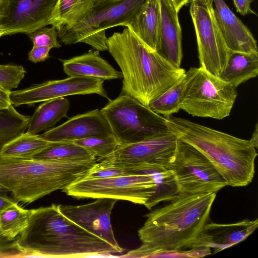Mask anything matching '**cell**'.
Listing matches in <instances>:
<instances>
[{"label": "cell", "instance_id": "1", "mask_svg": "<svg viewBox=\"0 0 258 258\" xmlns=\"http://www.w3.org/2000/svg\"><path fill=\"white\" fill-rule=\"evenodd\" d=\"M216 196V193L179 195L152 211L138 231L142 244L123 257H161L188 249L208 223Z\"/></svg>", "mask_w": 258, "mask_h": 258}, {"label": "cell", "instance_id": "2", "mask_svg": "<svg viewBox=\"0 0 258 258\" xmlns=\"http://www.w3.org/2000/svg\"><path fill=\"white\" fill-rule=\"evenodd\" d=\"M23 257H79L123 251L64 216L57 205L30 210L27 227L17 238Z\"/></svg>", "mask_w": 258, "mask_h": 258}, {"label": "cell", "instance_id": "3", "mask_svg": "<svg viewBox=\"0 0 258 258\" xmlns=\"http://www.w3.org/2000/svg\"><path fill=\"white\" fill-rule=\"evenodd\" d=\"M107 48L121 71L122 93L147 106L186 72L149 48L127 27L108 38Z\"/></svg>", "mask_w": 258, "mask_h": 258}, {"label": "cell", "instance_id": "4", "mask_svg": "<svg viewBox=\"0 0 258 258\" xmlns=\"http://www.w3.org/2000/svg\"><path fill=\"white\" fill-rule=\"evenodd\" d=\"M164 117L168 130L207 157L227 185L242 187L252 181L257 153L249 140L173 115Z\"/></svg>", "mask_w": 258, "mask_h": 258}, {"label": "cell", "instance_id": "5", "mask_svg": "<svg viewBox=\"0 0 258 258\" xmlns=\"http://www.w3.org/2000/svg\"><path fill=\"white\" fill-rule=\"evenodd\" d=\"M97 159L56 161L0 156V183L15 201L31 203L85 177Z\"/></svg>", "mask_w": 258, "mask_h": 258}, {"label": "cell", "instance_id": "6", "mask_svg": "<svg viewBox=\"0 0 258 258\" xmlns=\"http://www.w3.org/2000/svg\"><path fill=\"white\" fill-rule=\"evenodd\" d=\"M147 0H96L89 14L71 27L58 31L66 45L83 42L98 51L107 50L105 30L125 26L140 11Z\"/></svg>", "mask_w": 258, "mask_h": 258}, {"label": "cell", "instance_id": "7", "mask_svg": "<svg viewBox=\"0 0 258 258\" xmlns=\"http://www.w3.org/2000/svg\"><path fill=\"white\" fill-rule=\"evenodd\" d=\"M119 146L141 142L168 130L164 116L122 94L101 110Z\"/></svg>", "mask_w": 258, "mask_h": 258}, {"label": "cell", "instance_id": "8", "mask_svg": "<svg viewBox=\"0 0 258 258\" xmlns=\"http://www.w3.org/2000/svg\"><path fill=\"white\" fill-rule=\"evenodd\" d=\"M164 166L173 174L180 195L217 193L227 186L207 157L179 139L174 155Z\"/></svg>", "mask_w": 258, "mask_h": 258}, {"label": "cell", "instance_id": "9", "mask_svg": "<svg viewBox=\"0 0 258 258\" xmlns=\"http://www.w3.org/2000/svg\"><path fill=\"white\" fill-rule=\"evenodd\" d=\"M237 95L236 88L199 67L180 109L192 116L221 120L229 116Z\"/></svg>", "mask_w": 258, "mask_h": 258}, {"label": "cell", "instance_id": "10", "mask_svg": "<svg viewBox=\"0 0 258 258\" xmlns=\"http://www.w3.org/2000/svg\"><path fill=\"white\" fill-rule=\"evenodd\" d=\"M152 176L140 170L120 176L105 178H83L63 190L77 199L111 198L144 205L154 192Z\"/></svg>", "mask_w": 258, "mask_h": 258}, {"label": "cell", "instance_id": "11", "mask_svg": "<svg viewBox=\"0 0 258 258\" xmlns=\"http://www.w3.org/2000/svg\"><path fill=\"white\" fill-rule=\"evenodd\" d=\"M189 12L196 34L200 67L218 77L230 51L216 22L213 0H192Z\"/></svg>", "mask_w": 258, "mask_h": 258}, {"label": "cell", "instance_id": "12", "mask_svg": "<svg viewBox=\"0 0 258 258\" xmlns=\"http://www.w3.org/2000/svg\"><path fill=\"white\" fill-rule=\"evenodd\" d=\"M178 141L177 136L168 131L141 142L120 146L111 155L100 161L132 172L143 164L165 166L174 155Z\"/></svg>", "mask_w": 258, "mask_h": 258}, {"label": "cell", "instance_id": "13", "mask_svg": "<svg viewBox=\"0 0 258 258\" xmlns=\"http://www.w3.org/2000/svg\"><path fill=\"white\" fill-rule=\"evenodd\" d=\"M104 81L87 77H69L62 80L47 81L24 89L11 91V102L13 106L18 107L68 96L92 94L109 99L103 87Z\"/></svg>", "mask_w": 258, "mask_h": 258}, {"label": "cell", "instance_id": "14", "mask_svg": "<svg viewBox=\"0 0 258 258\" xmlns=\"http://www.w3.org/2000/svg\"><path fill=\"white\" fill-rule=\"evenodd\" d=\"M117 201L111 198H98L94 202L84 205H57V207L69 219L123 251L115 239L111 223V213Z\"/></svg>", "mask_w": 258, "mask_h": 258}, {"label": "cell", "instance_id": "15", "mask_svg": "<svg viewBox=\"0 0 258 258\" xmlns=\"http://www.w3.org/2000/svg\"><path fill=\"white\" fill-rule=\"evenodd\" d=\"M57 0H8L4 36L33 31L49 25Z\"/></svg>", "mask_w": 258, "mask_h": 258}, {"label": "cell", "instance_id": "16", "mask_svg": "<svg viewBox=\"0 0 258 258\" xmlns=\"http://www.w3.org/2000/svg\"><path fill=\"white\" fill-rule=\"evenodd\" d=\"M40 136L51 142H73L92 136H113L110 126L96 109L78 114Z\"/></svg>", "mask_w": 258, "mask_h": 258}, {"label": "cell", "instance_id": "17", "mask_svg": "<svg viewBox=\"0 0 258 258\" xmlns=\"http://www.w3.org/2000/svg\"><path fill=\"white\" fill-rule=\"evenodd\" d=\"M257 226V219H245L232 224L207 223L188 248L209 247L215 248L216 253L242 241Z\"/></svg>", "mask_w": 258, "mask_h": 258}, {"label": "cell", "instance_id": "18", "mask_svg": "<svg viewBox=\"0 0 258 258\" xmlns=\"http://www.w3.org/2000/svg\"><path fill=\"white\" fill-rule=\"evenodd\" d=\"M214 14L224 42L230 51L257 53L256 41L248 28L223 0H213Z\"/></svg>", "mask_w": 258, "mask_h": 258}, {"label": "cell", "instance_id": "19", "mask_svg": "<svg viewBox=\"0 0 258 258\" xmlns=\"http://www.w3.org/2000/svg\"><path fill=\"white\" fill-rule=\"evenodd\" d=\"M181 28L178 13L169 0H160L159 45L157 52L177 68L182 58Z\"/></svg>", "mask_w": 258, "mask_h": 258}, {"label": "cell", "instance_id": "20", "mask_svg": "<svg viewBox=\"0 0 258 258\" xmlns=\"http://www.w3.org/2000/svg\"><path fill=\"white\" fill-rule=\"evenodd\" d=\"M60 60L63 71L69 77H93L104 81L122 78L121 72L101 57L97 50Z\"/></svg>", "mask_w": 258, "mask_h": 258}, {"label": "cell", "instance_id": "21", "mask_svg": "<svg viewBox=\"0 0 258 258\" xmlns=\"http://www.w3.org/2000/svg\"><path fill=\"white\" fill-rule=\"evenodd\" d=\"M160 23V0H147L138 14L124 27L130 28L149 48L157 52Z\"/></svg>", "mask_w": 258, "mask_h": 258}, {"label": "cell", "instance_id": "22", "mask_svg": "<svg viewBox=\"0 0 258 258\" xmlns=\"http://www.w3.org/2000/svg\"><path fill=\"white\" fill-rule=\"evenodd\" d=\"M258 75V52L230 51L218 77L237 88Z\"/></svg>", "mask_w": 258, "mask_h": 258}, {"label": "cell", "instance_id": "23", "mask_svg": "<svg viewBox=\"0 0 258 258\" xmlns=\"http://www.w3.org/2000/svg\"><path fill=\"white\" fill-rule=\"evenodd\" d=\"M198 70L199 68L191 67L169 88L153 99L148 107L164 117L178 112L188 85Z\"/></svg>", "mask_w": 258, "mask_h": 258}, {"label": "cell", "instance_id": "24", "mask_svg": "<svg viewBox=\"0 0 258 258\" xmlns=\"http://www.w3.org/2000/svg\"><path fill=\"white\" fill-rule=\"evenodd\" d=\"M70 106L69 100L64 97L43 102L30 116L26 132L37 134L54 127L61 119L67 117Z\"/></svg>", "mask_w": 258, "mask_h": 258}, {"label": "cell", "instance_id": "25", "mask_svg": "<svg viewBox=\"0 0 258 258\" xmlns=\"http://www.w3.org/2000/svg\"><path fill=\"white\" fill-rule=\"evenodd\" d=\"M140 170L150 174L155 182L154 193L144 204L147 209L150 210L161 202L172 201L180 195L173 174L164 166L143 164L135 172Z\"/></svg>", "mask_w": 258, "mask_h": 258}, {"label": "cell", "instance_id": "26", "mask_svg": "<svg viewBox=\"0 0 258 258\" xmlns=\"http://www.w3.org/2000/svg\"><path fill=\"white\" fill-rule=\"evenodd\" d=\"M96 0H57L48 24L57 31L72 27L90 13Z\"/></svg>", "mask_w": 258, "mask_h": 258}, {"label": "cell", "instance_id": "27", "mask_svg": "<svg viewBox=\"0 0 258 258\" xmlns=\"http://www.w3.org/2000/svg\"><path fill=\"white\" fill-rule=\"evenodd\" d=\"M52 143L43 139L40 135L23 133L5 144L0 149V156L7 158H32Z\"/></svg>", "mask_w": 258, "mask_h": 258}, {"label": "cell", "instance_id": "28", "mask_svg": "<svg viewBox=\"0 0 258 258\" xmlns=\"http://www.w3.org/2000/svg\"><path fill=\"white\" fill-rule=\"evenodd\" d=\"M32 158L56 161H78L97 159L86 149L73 142H52L48 147Z\"/></svg>", "mask_w": 258, "mask_h": 258}, {"label": "cell", "instance_id": "29", "mask_svg": "<svg viewBox=\"0 0 258 258\" xmlns=\"http://www.w3.org/2000/svg\"><path fill=\"white\" fill-rule=\"evenodd\" d=\"M30 210L16 203L0 214V234L10 240L16 239L27 227Z\"/></svg>", "mask_w": 258, "mask_h": 258}, {"label": "cell", "instance_id": "30", "mask_svg": "<svg viewBox=\"0 0 258 258\" xmlns=\"http://www.w3.org/2000/svg\"><path fill=\"white\" fill-rule=\"evenodd\" d=\"M30 116L18 112L13 105L0 110V149L7 142L24 133Z\"/></svg>", "mask_w": 258, "mask_h": 258}, {"label": "cell", "instance_id": "31", "mask_svg": "<svg viewBox=\"0 0 258 258\" xmlns=\"http://www.w3.org/2000/svg\"><path fill=\"white\" fill-rule=\"evenodd\" d=\"M83 147L97 159V161L111 155L119 147L114 136H92L73 141Z\"/></svg>", "mask_w": 258, "mask_h": 258}, {"label": "cell", "instance_id": "32", "mask_svg": "<svg viewBox=\"0 0 258 258\" xmlns=\"http://www.w3.org/2000/svg\"><path fill=\"white\" fill-rule=\"evenodd\" d=\"M26 73L22 66L0 64V86L11 91L18 87Z\"/></svg>", "mask_w": 258, "mask_h": 258}, {"label": "cell", "instance_id": "33", "mask_svg": "<svg viewBox=\"0 0 258 258\" xmlns=\"http://www.w3.org/2000/svg\"><path fill=\"white\" fill-rule=\"evenodd\" d=\"M33 45L58 48L61 46L58 38V32L55 27L46 26L27 34Z\"/></svg>", "mask_w": 258, "mask_h": 258}, {"label": "cell", "instance_id": "34", "mask_svg": "<svg viewBox=\"0 0 258 258\" xmlns=\"http://www.w3.org/2000/svg\"><path fill=\"white\" fill-rule=\"evenodd\" d=\"M134 172L103 161L97 162L89 169L85 178H105L128 175Z\"/></svg>", "mask_w": 258, "mask_h": 258}, {"label": "cell", "instance_id": "35", "mask_svg": "<svg viewBox=\"0 0 258 258\" xmlns=\"http://www.w3.org/2000/svg\"><path fill=\"white\" fill-rule=\"evenodd\" d=\"M17 238L10 240L0 234V257H23V252L17 246Z\"/></svg>", "mask_w": 258, "mask_h": 258}, {"label": "cell", "instance_id": "36", "mask_svg": "<svg viewBox=\"0 0 258 258\" xmlns=\"http://www.w3.org/2000/svg\"><path fill=\"white\" fill-rule=\"evenodd\" d=\"M51 48L47 46L33 45L28 54V59L34 63L43 61L49 57V51Z\"/></svg>", "mask_w": 258, "mask_h": 258}, {"label": "cell", "instance_id": "37", "mask_svg": "<svg viewBox=\"0 0 258 258\" xmlns=\"http://www.w3.org/2000/svg\"><path fill=\"white\" fill-rule=\"evenodd\" d=\"M236 11L242 15L250 14H256L251 8L250 4L253 0H233Z\"/></svg>", "mask_w": 258, "mask_h": 258}, {"label": "cell", "instance_id": "38", "mask_svg": "<svg viewBox=\"0 0 258 258\" xmlns=\"http://www.w3.org/2000/svg\"><path fill=\"white\" fill-rule=\"evenodd\" d=\"M11 92L0 86V110L9 108L13 105L10 99Z\"/></svg>", "mask_w": 258, "mask_h": 258}, {"label": "cell", "instance_id": "39", "mask_svg": "<svg viewBox=\"0 0 258 258\" xmlns=\"http://www.w3.org/2000/svg\"><path fill=\"white\" fill-rule=\"evenodd\" d=\"M8 0H0V37L4 36V21L7 15Z\"/></svg>", "mask_w": 258, "mask_h": 258}, {"label": "cell", "instance_id": "40", "mask_svg": "<svg viewBox=\"0 0 258 258\" xmlns=\"http://www.w3.org/2000/svg\"><path fill=\"white\" fill-rule=\"evenodd\" d=\"M16 203L15 200L10 198L8 195H0V214Z\"/></svg>", "mask_w": 258, "mask_h": 258}, {"label": "cell", "instance_id": "41", "mask_svg": "<svg viewBox=\"0 0 258 258\" xmlns=\"http://www.w3.org/2000/svg\"><path fill=\"white\" fill-rule=\"evenodd\" d=\"M174 10L178 13L182 7L192 0H169Z\"/></svg>", "mask_w": 258, "mask_h": 258}, {"label": "cell", "instance_id": "42", "mask_svg": "<svg viewBox=\"0 0 258 258\" xmlns=\"http://www.w3.org/2000/svg\"><path fill=\"white\" fill-rule=\"evenodd\" d=\"M249 141L254 146L255 149H257L258 147V126L256 123L255 126V128L252 133L251 138L249 140Z\"/></svg>", "mask_w": 258, "mask_h": 258}, {"label": "cell", "instance_id": "43", "mask_svg": "<svg viewBox=\"0 0 258 258\" xmlns=\"http://www.w3.org/2000/svg\"><path fill=\"white\" fill-rule=\"evenodd\" d=\"M8 192H10L9 189L0 183V195H7Z\"/></svg>", "mask_w": 258, "mask_h": 258}]
</instances>
